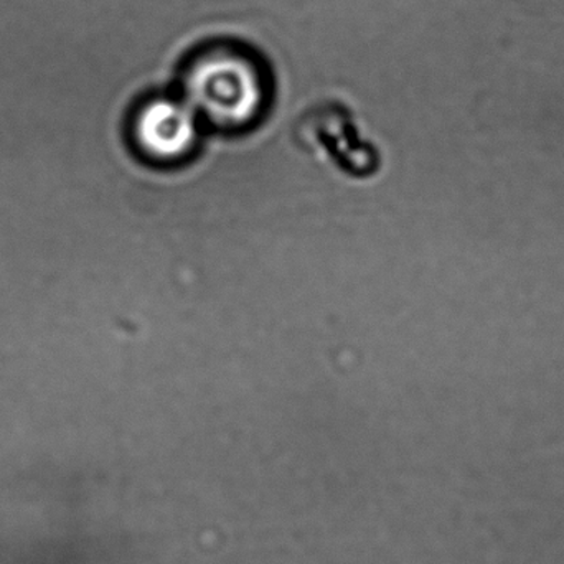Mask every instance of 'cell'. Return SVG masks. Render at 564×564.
Here are the masks:
<instances>
[{"instance_id":"cell-1","label":"cell","mask_w":564,"mask_h":564,"mask_svg":"<svg viewBox=\"0 0 564 564\" xmlns=\"http://www.w3.org/2000/svg\"><path fill=\"white\" fill-rule=\"evenodd\" d=\"M184 93L200 121L238 129L260 118L267 102V82L251 53L238 46L215 45L188 63Z\"/></svg>"},{"instance_id":"cell-2","label":"cell","mask_w":564,"mask_h":564,"mask_svg":"<svg viewBox=\"0 0 564 564\" xmlns=\"http://www.w3.org/2000/svg\"><path fill=\"white\" fill-rule=\"evenodd\" d=\"M132 134L139 151L155 162H178L194 151L200 118L185 99L152 98L138 109Z\"/></svg>"}]
</instances>
